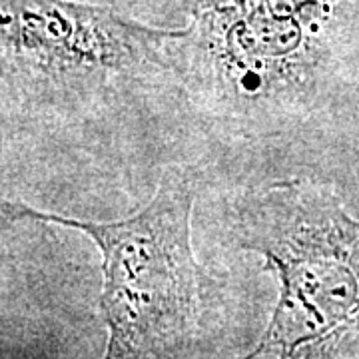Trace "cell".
Masks as SVG:
<instances>
[{"instance_id": "obj_1", "label": "cell", "mask_w": 359, "mask_h": 359, "mask_svg": "<svg viewBox=\"0 0 359 359\" xmlns=\"http://www.w3.org/2000/svg\"><path fill=\"white\" fill-rule=\"evenodd\" d=\"M228 228L280 283L250 358L359 355V222L330 188L308 178L245 188L231 198Z\"/></svg>"}, {"instance_id": "obj_2", "label": "cell", "mask_w": 359, "mask_h": 359, "mask_svg": "<svg viewBox=\"0 0 359 359\" xmlns=\"http://www.w3.org/2000/svg\"><path fill=\"white\" fill-rule=\"evenodd\" d=\"M194 184L170 170L138 214L86 222L2 202L4 222H44L92 238L102 254L106 358H182L198 347L224 283L192 252Z\"/></svg>"}, {"instance_id": "obj_3", "label": "cell", "mask_w": 359, "mask_h": 359, "mask_svg": "<svg viewBox=\"0 0 359 359\" xmlns=\"http://www.w3.org/2000/svg\"><path fill=\"white\" fill-rule=\"evenodd\" d=\"M192 36L194 26L150 28L86 2L0 0L4 74L39 90L90 92L110 80L150 76Z\"/></svg>"}]
</instances>
